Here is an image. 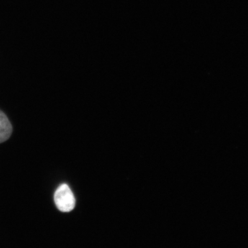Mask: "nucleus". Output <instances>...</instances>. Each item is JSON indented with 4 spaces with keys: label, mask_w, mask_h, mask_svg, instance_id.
I'll return each instance as SVG.
<instances>
[{
    "label": "nucleus",
    "mask_w": 248,
    "mask_h": 248,
    "mask_svg": "<svg viewBox=\"0 0 248 248\" xmlns=\"http://www.w3.org/2000/svg\"><path fill=\"white\" fill-rule=\"evenodd\" d=\"M12 125L6 115L0 110V143L9 140L12 133Z\"/></svg>",
    "instance_id": "obj_2"
},
{
    "label": "nucleus",
    "mask_w": 248,
    "mask_h": 248,
    "mask_svg": "<svg viewBox=\"0 0 248 248\" xmlns=\"http://www.w3.org/2000/svg\"><path fill=\"white\" fill-rule=\"evenodd\" d=\"M54 201L58 210L63 213L71 212L76 206V198L67 184H62L57 189Z\"/></svg>",
    "instance_id": "obj_1"
}]
</instances>
